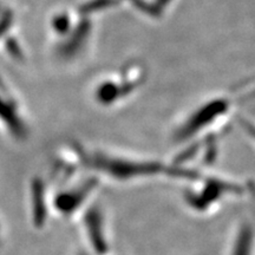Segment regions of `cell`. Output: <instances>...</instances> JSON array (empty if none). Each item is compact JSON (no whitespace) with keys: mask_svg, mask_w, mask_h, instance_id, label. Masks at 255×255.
<instances>
[{"mask_svg":"<svg viewBox=\"0 0 255 255\" xmlns=\"http://www.w3.org/2000/svg\"><path fill=\"white\" fill-rule=\"evenodd\" d=\"M255 254V231L251 222L240 223L232 241L229 255H254Z\"/></svg>","mask_w":255,"mask_h":255,"instance_id":"6da1fadb","label":"cell"}]
</instances>
